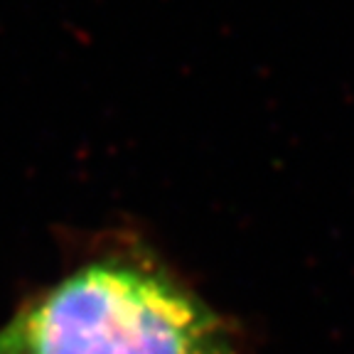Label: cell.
Segmentation results:
<instances>
[{
  "mask_svg": "<svg viewBox=\"0 0 354 354\" xmlns=\"http://www.w3.org/2000/svg\"><path fill=\"white\" fill-rule=\"evenodd\" d=\"M6 354H251L229 317L153 251L113 243L0 330Z\"/></svg>",
  "mask_w": 354,
  "mask_h": 354,
  "instance_id": "cell-1",
  "label": "cell"
},
{
  "mask_svg": "<svg viewBox=\"0 0 354 354\" xmlns=\"http://www.w3.org/2000/svg\"><path fill=\"white\" fill-rule=\"evenodd\" d=\"M0 354H6V352H0Z\"/></svg>",
  "mask_w": 354,
  "mask_h": 354,
  "instance_id": "cell-2",
  "label": "cell"
}]
</instances>
